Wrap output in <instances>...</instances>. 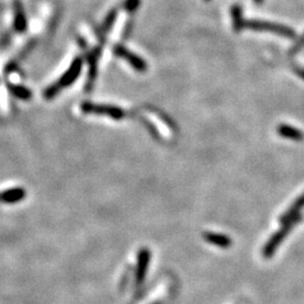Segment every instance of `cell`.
<instances>
[{
  "label": "cell",
  "instance_id": "1",
  "mask_svg": "<svg viewBox=\"0 0 304 304\" xmlns=\"http://www.w3.org/2000/svg\"><path fill=\"white\" fill-rule=\"evenodd\" d=\"M82 63L84 62L81 58L74 59L70 67H69L68 70L62 74L61 78L44 90L45 99L50 100L52 98H54L56 96L61 92L62 88L71 86V85L74 82V80L80 76V72H81V69H82Z\"/></svg>",
  "mask_w": 304,
  "mask_h": 304
},
{
  "label": "cell",
  "instance_id": "18",
  "mask_svg": "<svg viewBox=\"0 0 304 304\" xmlns=\"http://www.w3.org/2000/svg\"><path fill=\"white\" fill-rule=\"evenodd\" d=\"M255 3H257V4H261V3H263V0H255Z\"/></svg>",
  "mask_w": 304,
  "mask_h": 304
},
{
  "label": "cell",
  "instance_id": "17",
  "mask_svg": "<svg viewBox=\"0 0 304 304\" xmlns=\"http://www.w3.org/2000/svg\"><path fill=\"white\" fill-rule=\"evenodd\" d=\"M295 71H296V73H297V76H300L302 79H304V69H298V68H296V69H295Z\"/></svg>",
  "mask_w": 304,
  "mask_h": 304
},
{
  "label": "cell",
  "instance_id": "4",
  "mask_svg": "<svg viewBox=\"0 0 304 304\" xmlns=\"http://www.w3.org/2000/svg\"><path fill=\"white\" fill-rule=\"evenodd\" d=\"M246 27L253 31L270 32V33H275L283 37H286V39H293L295 36V32L290 27H287V26L270 22H264V20H248V22H246Z\"/></svg>",
  "mask_w": 304,
  "mask_h": 304
},
{
  "label": "cell",
  "instance_id": "15",
  "mask_svg": "<svg viewBox=\"0 0 304 304\" xmlns=\"http://www.w3.org/2000/svg\"><path fill=\"white\" fill-rule=\"evenodd\" d=\"M139 5H140V0H126L124 6L127 12H134L139 7Z\"/></svg>",
  "mask_w": 304,
  "mask_h": 304
},
{
  "label": "cell",
  "instance_id": "7",
  "mask_svg": "<svg viewBox=\"0 0 304 304\" xmlns=\"http://www.w3.org/2000/svg\"><path fill=\"white\" fill-rule=\"evenodd\" d=\"M26 197V190L24 187H14L0 191V203L5 204H16L22 202Z\"/></svg>",
  "mask_w": 304,
  "mask_h": 304
},
{
  "label": "cell",
  "instance_id": "12",
  "mask_svg": "<svg viewBox=\"0 0 304 304\" xmlns=\"http://www.w3.org/2000/svg\"><path fill=\"white\" fill-rule=\"evenodd\" d=\"M9 93L12 94L14 97L18 98V99H22V100H30L32 97H33V93L31 92V90L25 87L22 86V85H15V84H8L7 85Z\"/></svg>",
  "mask_w": 304,
  "mask_h": 304
},
{
  "label": "cell",
  "instance_id": "2",
  "mask_svg": "<svg viewBox=\"0 0 304 304\" xmlns=\"http://www.w3.org/2000/svg\"><path fill=\"white\" fill-rule=\"evenodd\" d=\"M302 215H297L296 217L293 218V220L289 221L284 223V225H282V228L280 229L279 231L275 232L273 236L269 238V240L267 241V243L265 244L264 248H263V256L264 258H270L273 257L274 254L276 253V250L279 249V247L282 244V242L284 241V239L289 236V233L293 230V228H294L298 222L301 221Z\"/></svg>",
  "mask_w": 304,
  "mask_h": 304
},
{
  "label": "cell",
  "instance_id": "5",
  "mask_svg": "<svg viewBox=\"0 0 304 304\" xmlns=\"http://www.w3.org/2000/svg\"><path fill=\"white\" fill-rule=\"evenodd\" d=\"M114 53L119 58H122L123 60H125L133 69H135V70L139 72H145L148 69L147 62L143 60L141 57H137L130 50H127L123 45H120V44L115 45Z\"/></svg>",
  "mask_w": 304,
  "mask_h": 304
},
{
  "label": "cell",
  "instance_id": "10",
  "mask_svg": "<svg viewBox=\"0 0 304 304\" xmlns=\"http://www.w3.org/2000/svg\"><path fill=\"white\" fill-rule=\"evenodd\" d=\"M203 238H204L207 242L213 244V246H216L218 248H230L232 246V239L229 238L225 234L220 233H214V232H205L203 234Z\"/></svg>",
  "mask_w": 304,
  "mask_h": 304
},
{
  "label": "cell",
  "instance_id": "6",
  "mask_svg": "<svg viewBox=\"0 0 304 304\" xmlns=\"http://www.w3.org/2000/svg\"><path fill=\"white\" fill-rule=\"evenodd\" d=\"M150 259H151V253L148 248H142L139 250L137 266L135 271V282L137 286L141 285L146 279L149 264H150Z\"/></svg>",
  "mask_w": 304,
  "mask_h": 304
},
{
  "label": "cell",
  "instance_id": "16",
  "mask_svg": "<svg viewBox=\"0 0 304 304\" xmlns=\"http://www.w3.org/2000/svg\"><path fill=\"white\" fill-rule=\"evenodd\" d=\"M303 46H304V35L296 42V44L294 45V47H293V49L291 50V53H295L297 51H300Z\"/></svg>",
  "mask_w": 304,
  "mask_h": 304
},
{
  "label": "cell",
  "instance_id": "9",
  "mask_svg": "<svg viewBox=\"0 0 304 304\" xmlns=\"http://www.w3.org/2000/svg\"><path fill=\"white\" fill-rule=\"evenodd\" d=\"M303 209H304V193L298 196L295 200V202L289 207V210L281 215L280 217L281 225H284V223L293 220V218L296 217L297 215H300V212Z\"/></svg>",
  "mask_w": 304,
  "mask_h": 304
},
{
  "label": "cell",
  "instance_id": "19",
  "mask_svg": "<svg viewBox=\"0 0 304 304\" xmlns=\"http://www.w3.org/2000/svg\"><path fill=\"white\" fill-rule=\"evenodd\" d=\"M205 2H209V0H205Z\"/></svg>",
  "mask_w": 304,
  "mask_h": 304
},
{
  "label": "cell",
  "instance_id": "13",
  "mask_svg": "<svg viewBox=\"0 0 304 304\" xmlns=\"http://www.w3.org/2000/svg\"><path fill=\"white\" fill-rule=\"evenodd\" d=\"M233 30L236 32H240L243 27H246V22L242 17V10L240 6H233L231 9Z\"/></svg>",
  "mask_w": 304,
  "mask_h": 304
},
{
  "label": "cell",
  "instance_id": "8",
  "mask_svg": "<svg viewBox=\"0 0 304 304\" xmlns=\"http://www.w3.org/2000/svg\"><path fill=\"white\" fill-rule=\"evenodd\" d=\"M14 13V29L17 33H24L27 30V19H26L23 5L19 0H15Z\"/></svg>",
  "mask_w": 304,
  "mask_h": 304
},
{
  "label": "cell",
  "instance_id": "11",
  "mask_svg": "<svg viewBox=\"0 0 304 304\" xmlns=\"http://www.w3.org/2000/svg\"><path fill=\"white\" fill-rule=\"evenodd\" d=\"M277 132L282 137L290 139L293 141H302L304 139V133L302 131L287 124H281L277 129Z\"/></svg>",
  "mask_w": 304,
  "mask_h": 304
},
{
  "label": "cell",
  "instance_id": "3",
  "mask_svg": "<svg viewBox=\"0 0 304 304\" xmlns=\"http://www.w3.org/2000/svg\"><path fill=\"white\" fill-rule=\"evenodd\" d=\"M82 113L86 114H96V115H107L113 120H123L125 117V112L117 107V106L112 105H103V104H94L90 101L81 104Z\"/></svg>",
  "mask_w": 304,
  "mask_h": 304
},
{
  "label": "cell",
  "instance_id": "14",
  "mask_svg": "<svg viewBox=\"0 0 304 304\" xmlns=\"http://www.w3.org/2000/svg\"><path fill=\"white\" fill-rule=\"evenodd\" d=\"M116 17H117V10L112 9L110 12L107 14V16H106V18L104 19V23H103V25H101V30H103L104 32H108L112 29L113 24L115 23Z\"/></svg>",
  "mask_w": 304,
  "mask_h": 304
}]
</instances>
